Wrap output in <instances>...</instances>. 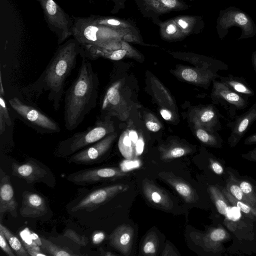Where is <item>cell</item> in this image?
<instances>
[{
	"instance_id": "cell-30",
	"label": "cell",
	"mask_w": 256,
	"mask_h": 256,
	"mask_svg": "<svg viewBox=\"0 0 256 256\" xmlns=\"http://www.w3.org/2000/svg\"><path fill=\"white\" fill-rule=\"evenodd\" d=\"M229 177L226 182V189L236 199L256 207L254 203L242 190L235 180L234 175L228 172Z\"/></svg>"
},
{
	"instance_id": "cell-18",
	"label": "cell",
	"mask_w": 256,
	"mask_h": 256,
	"mask_svg": "<svg viewBox=\"0 0 256 256\" xmlns=\"http://www.w3.org/2000/svg\"><path fill=\"white\" fill-rule=\"evenodd\" d=\"M158 176L162 180L174 189L186 203L192 204L198 200V198L196 190L182 178L168 172H160Z\"/></svg>"
},
{
	"instance_id": "cell-5",
	"label": "cell",
	"mask_w": 256,
	"mask_h": 256,
	"mask_svg": "<svg viewBox=\"0 0 256 256\" xmlns=\"http://www.w3.org/2000/svg\"><path fill=\"white\" fill-rule=\"evenodd\" d=\"M11 111L17 118L40 134H52L60 132V126L36 106L18 97L9 100Z\"/></svg>"
},
{
	"instance_id": "cell-11",
	"label": "cell",
	"mask_w": 256,
	"mask_h": 256,
	"mask_svg": "<svg viewBox=\"0 0 256 256\" xmlns=\"http://www.w3.org/2000/svg\"><path fill=\"white\" fill-rule=\"evenodd\" d=\"M126 174L118 168L96 167L80 170L67 176V180L76 185L86 186L115 180Z\"/></svg>"
},
{
	"instance_id": "cell-23",
	"label": "cell",
	"mask_w": 256,
	"mask_h": 256,
	"mask_svg": "<svg viewBox=\"0 0 256 256\" xmlns=\"http://www.w3.org/2000/svg\"><path fill=\"white\" fill-rule=\"evenodd\" d=\"M208 191L217 210L224 216L226 220L234 222L239 219L240 215V210L228 204V200L220 189L216 186H210Z\"/></svg>"
},
{
	"instance_id": "cell-52",
	"label": "cell",
	"mask_w": 256,
	"mask_h": 256,
	"mask_svg": "<svg viewBox=\"0 0 256 256\" xmlns=\"http://www.w3.org/2000/svg\"><path fill=\"white\" fill-rule=\"evenodd\" d=\"M100 255H102V256H112L116 255L115 254L112 253L110 252L105 251V250H103L102 248H100Z\"/></svg>"
},
{
	"instance_id": "cell-33",
	"label": "cell",
	"mask_w": 256,
	"mask_h": 256,
	"mask_svg": "<svg viewBox=\"0 0 256 256\" xmlns=\"http://www.w3.org/2000/svg\"><path fill=\"white\" fill-rule=\"evenodd\" d=\"M158 246V239L154 232L148 234L142 246V252L146 256H154Z\"/></svg>"
},
{
	"instance_id": "cell-22",
	"label": "cell",
	"mask_w": 256,
	"mask_h": 256,
	"mask_svg": "<svg viewBox=\"0 0 256 256\" xmlns=\"http://www.w3.org/2000/svg\"><path fill=\"white\" fill-rule=\"evenodd\" d=\"M213 105L204 106L197 109L194 116L196 126L211 131L218 132L222 128L220 118H224Z\"/></svg>"
},
{
	"instance_id": "cell-41",
	"label": "cell",
	"mask_w": 256,
	"mask_h": 256,
	"mask_svg": "<svg viewBox=\"0 0 256 256\" xmlns=\"http://www.w3.org/2000/svg\"><path fill=\"white\" fill-rule=\"evenodd\" d=\"M112 2L113 4L112 8L110 12L115 14L125 8V2L126 0H106Z\"/></svg>"
},
{
	"instance_id": "cell-16",
	"label": "cell",
	"mask_w": 256,
	"mask_h": 256,
	"mask_svg": "<svg viewBox=\"0 0 256 256\" xmlns=\"http://www.w3.org/2000/svg\"><path fill=\"white\" fill-rule=\"evenodd\" d=\"M18 204L10 181V177L0 169V220L2 222L4 214L10 213L14 218L18 216Z\"/></svg>"
},
{
	"instance_id": "cell-2",
	"label": "cell",
	"mask_w": 256,
	"mask_h": 256,
	"mask_svg": "<svg viewBox=\"0 0 256 256\" xmlns=\"http://www.w3.org/2000/svg\"><path fill=\"white\" fill-rule=\"evenodd\" d=\"M78 76L65 92L64 118L68 130H75L96 105L98 80L91 62L82 58Z\"/></svg>"
},
{
	"instance_id": "cell-27",
	"label": "cell",
	"mask_w": 256,
	"mask_h": 256,
	"mask_svg": "<svg viewBox=\"0 0 256 256\" xmlns=\"http://www.w3.org/2000/svg\"><path fill=\"white\" fill-rule=\"evenodd\" d=\"M196 135L202 143L209 146L221 148L223 140L218 132L211 131L201 126H196Z\"/></svg>"
},
{
	"instance_id": "cell-37",
	"label": "cell",
	"mask_w": 256,
	"mask_h": 256,
	"mask_svg": "<svg viewBox=\"0 0 256 256\" xmlns=\"http://www.w3.org/2000/svg\"><path fill=\"white\" fill-rule=\"evenodd\" d=\"M4 96L0 94V120L4 121L6 126H12V121L8 111V108L6 106Z\"/></svg>"
},
{
	"instance_id": "cell-50",
	"label": "cell",
	"mask_w": 256,
	"mask_h": 256,
	"mask_svg": "<svg viewBox=\"0 0 256 256\" xmlns=\"http://www.w3.org/2000/svg\"><path fill=\"white\" fill-rule=\"evenodd\" d=\"M129 136L132 140V142L136 144L138 140V134L134 131H131L130 132Z\"/></svg>"
},
{
	"instance_id": "cell-19",
	"label": "cell",
	"mask_w": 256,
	"mask_h": 256,
	"mask_svg": "<svg viewBox=\"0 0 256 256\" xmlns=\"http://www.w3.org/2000/svg\"><path fill=\"white\" fill-rule=\"evenodd\" d=\"M142 190L145 198L151 204L164 210L172 208L173 202L168 194L151 180L148 178L143 180Z\"/></svg>"
},
{
	"instance_id": "cell-45",
	"label": "cell",
	"mask_w": 256,
	"mask_h": 256,
	"mask_svg": "<svg viewBox=\"0 0 256 256\" xmlns=\"http://www.w3.org/2000/svg\"><path fill=\"white\" fill-rule=\"evenodd\" d=\"M162 256H178V254L176 253L172 248L168 244H167L165 248L163 250L161 254Z\"/></svg>"
},
{
	"instance_id": "cell-14",
	"label": "cell",
	"mask_w": 256,
	"mask_h": 256,
	"mask_svg": "<svg viewBox=\"0 0 256 256\" xmlns=\"http://www.w3.org/2000/svg\"><path fill=\"white\" fill-rule=\"evenodd\" d=\"M128 189V185L116 184L94 190L82 198L72 208V211L84 210H92L96 209Z\"/></svg>"
},
{
	"instance_id": "cell-9",
	"label": "cell",
	"mask_w": 256,
	"mask_h": 256,
	"mask_svg": "<svg viewBox=\"0 0 256 256\" xmlns=\"http://www.w3.org/2000/svg\"><path fill=\"white\" fill-rule=\"evenodd\" d=\"M12 174L24 180L28 184L42 182L50 188L56 184L54 175L44 164L34 158L24 162H13Z\"/></svg>"
},
{
	"instance_id": "cell-12",
	"label": "cell",
	"mask_w": 256,
	"mask_h": 256,
	"mask_svg": "<svg viewBox=\"0 0 256 256\" xmlns=\"http://www.w3.org/2000/svg\"><path fill=\"white\" fill-rule=\"evenodd\" d=\"M138 10L145 17L158 24L159 18L172 12L184 10L190 6L182 0H134Z\"/></svg>"
},
{
	"instance_id": "cell-8",
	"label": "cell",
	"mask_w": 256,
	"mask_h": 256,
	"mask_svg": "<svg viewBox=\"0 0 256 256\" xmlns=\"http://www.w3.org/2000/svg\"><path fill=\"white\" fill-rule=\"evenodd\" d=\"M50 30L58 38V45L72 36L73 20L54 0H36Z\"/></svg>"
},
{
	"instance_id": "cell-42",
	"label": "cell",
	"mask_w": 256,
	"mask_h": 256,
	"mask_svg": "<svg viewBox=\"0 0 256 256\" xmlns=\"http://www.w3.org/2000/svg\"><path fill=\"white\" fill-rule=\"evenodd\" d=\"M210 167L215 174L219 175L223 174L224 168L218 162L212 158H210Z\"/></svg>"
},
{
	"instance_id": "cell-3",
	"label": "cell",
	"mask_w": 256,
	"mask_h": 256,
	"mask_svg": "<svg viewBox=\"0 0 256 256\" xmlns=\"http://www.w3.org/2000/svg\"><path fill=\"white\" fill-rule=\"evenodd\" d=\"M73 20L72 36L78 42L82 58L94 60L106 52L120 48L123 41L136 42L124 32L98 24L90 16L76 17Z\"/></svg>"
},
{
	"instance_id": "cell-20",
	"label": "cell",
	"mask_w": 256,
	"mask_h": 256,
	"mask_svg": "<svg viewBox=\"0 0 256 256\" xmlns=\"http://www.w3.org/2000/svg\"><path fill=\"white\" fill-rule=\"evenodd\" d=\"M134 235V230L130 226L120 225L110 234V244L123 255L129 256L132 248Z\"/></svg>"
},
{
	"instance_id": "cell-29",
	"label": "cell",
	"mask_w": 256,
	"mask_h": 256,
	"mask_svg": "<svg viewBox=\"0 0 256 256\" xmlns=\"http://www.w3.org/2000/svg\"><path fill=\"white\" fill-rule=\"evenodd\" d=\"M40 247L44 252L49 256H76L78 254L74 253L66 247H62L55 244L50 240L43 238H40Z\"/></svg>"
},
{
	"instance_id": "cell-15",
	"label": "cell",
	"mask_w": 256,
	"mask_h": 256,
	"mask_svg": "<svg viewBox=\"0 0 256 256\" xmlns=\"http://www.w3.org/2000/svg\"><path fill=\"white\" fill-rule=\"evenodd\" d=\"M256 120V102L244 113L236 116L233 120L227 123L226 126L230 129L228 139L230 147H235L238 144Z\"/></svg>"
},
{
	"instance_id": "cell-10",
	"label": "cell",
	"mask_w": 256,
	"mask_h": 256,
	"mask_svg": "<svg viewBox=\"0 0 256 256\" xmlns=\"http://www.w3.org/2000/svg\"><path fill=\"white\" fill-rule=\"evenodd\" d=\"M211 98L214 104H220L227 111L229 118L233 120L236 112L245 109L249 104V96L238 94L220 81H212Z\"/></svg>"
},
{
	"instance_id": "cell-34",
	"label": "cell",
	"mask_w": 256,
	"mask_h": 256,
	"mask_svg": "<svg viewBox=\"0 0 256 256\" xmlns=\"http://www.w3.org/2000/svg\"><path fill=\"white\" fill-rule=\"evenodd\" d=\"M234 178L242 192L252 201L256 207V192L252 184L247 180L238 179L235 176Z\"/></svg>"
},
{
	"instance_id": "cell-46",
	"label": "cell",
	"mask_w": 256,
	"mask_h": 256,
	"mask_svg": "<svg viewBox=\"0 0 256 256\" xmlns=\"http://www.w3.org/2000/svg\"><path fill=\"white\" fill-rule=\"evenodd\" d=\"M105 238L104 234L102 232H96L94 234L93 240L94 244H98L101 242Z\"/></svg>"
},
{
	"instance_id": "cell-51",
	"label": "cell",
	"mask_w": 256,
	"mask_h": 256,
	"mask_svg": "<svg viewBox=\"0 0 256 256\" xmlns=\"http://www.w3.org/2000/svg\"><path fill=\"white\" fill-rule=\"evenodd\" d=\"M251 60L252 66L256 73V51H254L252 52L251 56Z\"/></svg>"
},
{
	"instance_id": "cell-28",
	"label": "cell",
	"mask_w": 256,
	"mask_h": 256,
	"mask_svg": "<svg viewBox=\"0 0 256 256\" xmlns=\"http://www.w3.org/2000/svg\"><path fill=\"white\" fill-rule=\"evenodd\" d=\"M191 151V149L187 146L173 144L160 148V158L162 160H170L184 156Z\"/></svg>"
},
{
	"instance_id": "cell-47",
	"label": "cell",
	"mask_w": 256,
	"mask_h": 256,
	"mask_svg": "<svg viewBox=\"0 0 256 256\" xmlns=\"http://www.w3.org/2000/svg\"><path fill=\"white\" fill-rule=\"evenodd\" d=\"M144 148V142L142 138L138 140L136 144V155H140L143 152Z\"/></svg>"
},
{
	"instance_id": "cell-40",
	"label": "cell",
	"mask_w": 256,
	"mask_h": 256,
	"mask_svg": "<svg viewBox=\"0 0 256 256\" xmlns=\"http://www.w3.org/2000/svg\"><path fill=\"white\" fill-rule=\"evenodd\" d=\"M0 246L3 252L8 256H16L6 238L1 231H0Z\"/></svg>"
},
{
	"instance_id": "cell-38",
	"label": "cell",
	"mask_w": 256,
	"mask_h": 256,
	"mask_svg": "<svg viewBox=\"0 0 256 256\" xmlns=\"http://www.w3.org/2000/svg\"><path fill=\"white\" fill-rule=\"evenodd\" d=\"M23 245L28 253L30 256H47L48 254L46 253H44L40 248L34 242L33 244H28L25 242L23 243Z\"/></svg>"
},
{
	"instance_id": "cell-24",
	"label": "cell",
	"mask_w": 256,
	"mask_h": 256,
	"mask_svg": "<svg viewBox=\"0 0 256 256\" xmlns=\"http://www.w3.org/2000/svg\"><path fill=\"white\" fill-rule=\"evenodd\" d=\"M190 235L196 244L202 246L206 250H212L216 244L228 238V234L224 229L219 228L212 229L205 234L194 232H191Z\"/></svg>"
},
{
	"instance_id": "cell-21",
	"label": "cell",
	"mask_w": 256,
	"mask_h": 256,
	"mask_svg": "<svg viewBox=\"0 0 256 256\" xmlns=\"http://www.w3.org/2000/svg\"><path fill=\"white\" fill-rule=\"evenodd\" d=\"M90 18L98 24L110 26L124 32L134 38L137 43H142L138 28L130 21L110 16L90 15Z\"/></svg>"
},
{
	"instance_id": "cell-53",
	"label": "cell",
	"mask_w": 256,
	"mask_h": 256,
	"mask_svg": "<svg viewBox=\"0 0 256 256\" xmlns=\"http://www.w3.org/2000/svg\"><path fill=\"white\" fill-rule=\"evenodd\" d=\"M190 0L193 1V0Z\"/></svg>"
},
{
	"instance_id": "cell-17",
	"label": "cell",
	"mask_w": 256,
	"mask_h": 256,
	"mask_svg": "<svg viewBox=\"0 0 256 256\" xmlns=\"http://www.w3.org/2000/svg\"><path fill=\"white\" fill-rule=\"evenodd\" d=\"M48 206L45 198L40 194L24 191L22 194L20 215L24 218H36L45 215Z\"/></svg>"
},
{
	"instance_id": "cell-44",
	"label": "cell",
	"mask_w": 256,
	"mask_h": 256,
	"mask_svg": "<svg viewBox=\"0 0 256 256\" xmlns=\"http://www.w3.org/2000/svg\"><path fill=\"white\" fill-rule=\"evenodd\" d=\"M146 125L148 130L153 132H158L160 129V126L154 122L148 121Z\"/></svg>"
},
{
	"instance_id": "cell-1",
	"label": "cell",
	"mask_w": 256,
	"mask_h": 256,
	"mask_svg": "<svg viewBox=\"0 0 256 256\" xmlns=\"http://www.w3.org/2000/svg\"><path fill=\"white\" fill-rule=\"evenodd\" d=\"M80 49L76 40L70 38L58 45L54 54L40 76L24 88L26 94L32 92L38 97L48 92V99L58 110L64 94L66 82L75 68Z\"/></svg>"
},
{
	"instance_id": "cell-26",
	"label": "cell",
	"mask_w": 256,
	"mask_h": 256,
	"mask_svg": "<svg viewBox=\"0 0 256 256\" xmlns=\"http://www.w3.org/2000/svg\"><path fill=\"white\" fill-rule=\"evenodd\" d=\"M220 81L226 85L233 91L242 95L252 96L254 95V92L242 76H234L230 74L226 76L220 77Z\"/></svg>"
},
{
	"instance_id": "cell-32",
	"label": "cell",
	"mask_w": 256,
	"mask_h": 256,
	"mask_svg": "<svg viewBox=\"0 0 256 256\" xmlns=\"http://www.w3.org/2000/svg\"><path fill=\"white\" fill-rule=\"evenodd\" d=\"M221 191L232 206L237 207L240 212L248 215L249 218L256 220V207L236 199L230 193L226 188H222Z\"/></svg>"
},
{
	"instance_id": "cell-13",
	"label": "cell",
	"mask_w": 256,
	"mask_h": 256,
	"mask_svg": "<svg viewBox=\"0 0 256 256\" xmlns=\"http://www.w3.org/2000/svg\"><path fill=\"white\" fill-rule=\"evenodd\" d=\"M116 137L112 132L97 142L71 155L68 162L77 164L90 165L98 163L110 149Z\"/></svg>"
},
{
	"instance_id": "cell-36",
	"label": "cell",
	"mask_w": 256,
	"mask_h": 256,
	"mask_svg": "<svg viewBox=\"0 0 256 256\" xmlns=\"http://www.w3.org/2000/svg\"><path fill=\"white\" fill-rule=\"evenodd\" d=\"M64 236L68 238L78 245L85 246L87 245L88 238L84 235H80L72 229L68 228L64 231Z\"/></svg>"
},
{
	"instance_id": "cell-35",
	"label": "cell",
	"mask_w": 256,
	"mask_h": 256,
	"mask_svg": "<svg viewBox=\"0 0 256 256\" xmlns=\"http://www.w3.org/2000/svg\"><path fill=\"white\" fill-rule=\"evenodd\" d=\"M132 142L128 135H126L120 140L119 148L123 156L128 160L132 158L133 150Z\"/></svg>"
},
{
	"instance_id": "cell-6",
	"label": "cell",
	"mask_w": 256,
	"mask_h": 256,
	"mask_svg": "<svg viewBox=\"0 0 256 256\" xmlns=\"http://www.w3.org/2000/svg\"><path fill=\"white\" fill-rule=\"evenodd\" d=\"M233 26H236L241 30L238 40L250 38L256 35V25L245 12L233 6L220 10L216 25L218 38L220 40L224 39L229 30Z\"/></svg>"
},
{
	"instance_id": "cell-4",
	"label": "cell",
	"mask_w": 256,
	"mask_h": 256,
	"mask_svg": "<svg viewBox=\"0 0 256 256\" xmlns=\"http://www.w3.org/2000/svg\"><path fill=\"white\" fill-rule=\"evenodd\" d=\"M109 118L110 116H102L92 126L60 142L55 150V155L59 157L70 156L113 132V126Z\"/></svg>"
},
{
	"instance_id": "cell-31",
	"label": "cell",
	"mask_w": 256,
	"mask_h": 256,
	"mask_svg": "<svg viewBox=\"0 0 256 256\" xmlns=\"http://www.w3.org/2000/svg\"><path fill=\"white\" fill-rule=\"evenodd\" d=\"M0 231H1L6 238L11 248L18 256H28L24 245L22 244L18 238L15 236L6 226L0 223Z\"/></svg>"
},
{
	"instance_id": "cell-25",
	"label": "cell",
	"mask_w": 256,
	"mask_h": 256,
	"mask_svg": "<svg viewBox=\"0 0 256 256\" xmlns=\"http://www.w3.org/2000/svg\"><path fill=\"white\" fill-rule=\"evenodd\" d=\"M180 76L185 80L192 82L207 88L210 82L220 76L211 71L200 68L195 70L185 68L180 72Z\"/></svg>"
},
{
	"instance_id": "cell-39",
	"label": "cell",
	"mask_w": 256,
	"mask_h": 256,
	"mask_svg": "<svg viewBox=\"0 0 256 256\" xmlns=\"http://www.w3.org/2000/svg\"><path fill=\"white\" fill-rule=\"evenodd\" d=\"M126 54V50L124 48L106 52L103 56L104 58H108L114 60H118L123 58Z\"/></svg>"
},
{
	"instance_id": "cell-48",
	"label": "cell",
	"mask_w": 256,
	"mask_h": 256,
	"mask_svg": "<svg viewBox=\"0 0 256 256\" xmlns=\"http://www.w3.org/2000/svg\"><path fill=\"white\" fill-rule=\"evenodd\" d=\"M244 144L246 145L256 144V132L248 136L244 140Z\"/></svg>"
},
{
	"instance_id": "cell-7",
	"label": "cell",
	"mask_w": 256,
	"mask_h": 256,
	"mask_svg": "<svg viewBox=\"0 0 256 256\" xmlns=\"http://www.w3.org/2000/svg\"><path fill=\"white\" fill-rule=\"evenodd\" d=\"M162 38L172 42L182 40L193 34L201 32L204 23L202 16H179L160 22L158 24Z\"/></svg>"
},
{
	"instance_id": "cell-49",
	"label": "cell",
	"mask_w": 256,
	"mask_h": 256,
	"mask_svg": "<svg viewBox=\"0 0 256 256\" xmlns=\"http://www.w3.org/2000/svg\"><path fill=\"white\" fill-rule=\"evenodd\" d=\"M160 114L165 120H170L172 118V113L170 111L166 109L160 110Z\"/></svg>"
},
{
	"instance_id": "cell-43",
	"label": "cell",
	"mask_w": 256,
	"mask_h": 256,
	"mask_svg": "<svg viewBox=\"0 0 256 256\" xmlns=\"http://www.w3.org/2000/svg\"><path fill=\"white\" fill-rule=\"evenodd\" d=\"M241 156L246 160L256 162V147L248 152L242 154Z\"/></svg>"
}]
</instances>
